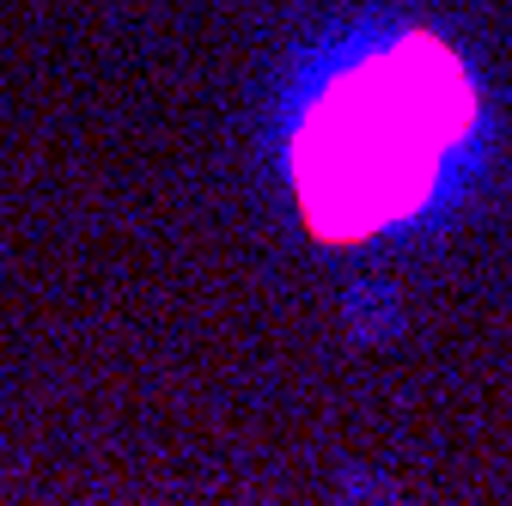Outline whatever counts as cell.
I'll return each mask as SVG.
<instances>
[{
	"instance_id": "1",
	"label": "cell",
	"mask_w": 512,
	"mask_h": 506,
	"mask_svg": "<svg viewBox=\"0 0 512 506\" xmlns=\"http://www.w3.org/2000/svg\"><path fill=\"white\" fill-rule=\"evenodd\" d=\"M470 122V92L433 43H409L397 61L366 68L311 116L299 141V202L330 238H360L415 208L439 153Z\"/></svg>"
}]
</instances>
